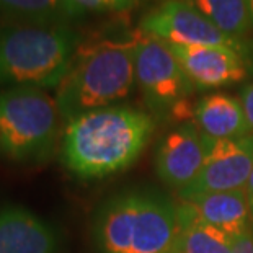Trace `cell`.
<instances>
[{
    "label": "cell",
    "instance_id": "12",
    "mask_svg": "<svg viewBox=\"0 0 253 253\" xmlns=\"http://www.w3.org/2000/svg\"><path fill=\"white\" fill-rule=\"evenodd\" d=\"M51 224L21 206L0 208V253H59Z\"/></svg>",
    "mask_w": 253,
    "mask_h": 253
},
{
    "label": "cell",
    "instance_id": "13",
    "mask_svg": "<svg viewBox=\"0 0 253 253\" xmlns=\"http://www.w3.org/2000/svg\"><path fill=\"white\" fill-rule=\"evenodd\" d=\"M193 125L211 141H230L252 134L242 101L227 93H211L195 105Z\"/></svg>",
    "mask_w": 253,
    "mask_h": 253
},
{
    "label": "cell",
    "instance_id": "19",
    "mask_svg": "<svg viewBox=\"0 0 253 253\" xmlns=\"http://www.w3.org/2000/svg\"><path fill=\"white\" fill-rule=\"evenodd\" d=\"M240 101H242V106H244L247 123H249V127L253 134V84L245 85V87L242 88Z\"/></svg>",
    "mask_w": 253,
    "mask_h": 253
},
{
    "label": "cell",
    "instance_id": "15",
    "mask_svg": "<svg viewBox=\"0 0 253 253\" xmlns=\"http://www.w3.org/2000/svg\"><path fill=\"white\" fill-rule=\"evenodd\" d=\"M181 232L175 253H232L234 237L198 220L180 219Z\"/></svg>",
    "mask_w": 253,
    "mask_h": 253
},
{
    "label": "cell",
    "instance_id": "11",
    "mask_svg": "<svg viewBox=\"0 0 253 253\" xmlns=\"http://www.w3.org/2000/svg\"><path fill=\"white\" fill-rule=\"evenodd\" d=\"M178 214L180 219L208 224L234 239L253 225L252 209L245 190L204 193L180 199Z\"/></svg>",
    "mask_w": 253,
    "mask_h": 253
},
{
    "label": "cell",
    "instance_id": "21",
    "mask_svg": "<svg viewBox=\"0 0 253 253\" xmlns=\"http://www.w3.org/2000/svg\"><path fill=\"white\" fill-rule=\"evenodd\" d=\"M245 2H247V7H249L250 18H252V23H253V0H245Z\"/></svg>",
    "mask_w": 253,
    "mask_h": 253
},
{
    "label": "cell",
    "instance_id": "20",
    "mask_svg": "<svg viewBox=\"0 0 253 253\" xmlns=\"http://www.w3.org/2000/svg\"><path fill=\"white\" fill-rule=\"evenodd\" d=\"M245 193H247V199H249V204H250V209H252V216H253V170L250 173L249 181H247Z\"/></svg>",
    "mask_w": 253,
    "mask_h": 253
},
{
    "label": "cell",
    "instance_id": "10",
    "mask_svg": "<svg viewBox=\"0 0 253 253\" xmlns=\"http://www.w3.org/2000/svg\"><path fill=\"white\" fill-rule=\"evenodd\" d=\"M169 46L196 90L227 87L249 77L245 54L232 47Z\"/></svg>",
    "mask_w": 253,
    "mask_h": 253
},
{
    "label": "cell",
    "instance_id": "5",
    "mask_svg": "<svg viewBox=\"0 0 253 253\" xmlns=\"http://www.w3.org/2000/svg\"><path fill=\"white\" fill-rule=\"evenodd\" d=\"M62 116L56 98L36 87L0 91V157L15 164L40 162L54 149Z\"/></svg>",
    "mask_w": 253,
    "mask_h": 253
},
{
    "label": "cell",
    "instance_id": "22",
    "mask_svg": "<svg viewBox=\"0 0 253 253\" xmlns=\"http://www.w3.org/2000/svg\"><path fill=\"white\" fill-rule=\"evenodd\" d=\"M173 253H175V252H173Z\"/></svg>",
    "mask_w": 253,
    "mask_h": 253
},
{
    "label": "cell",
    "instance_id": "1",
    "mask_svg": "<svg viewBox=\"0 0 253 253\" xmlns=\"http://www.w3.org/2000/svg\"><path fill=\"white\" fill-rule=\"evenodd\" d=\"M154 131V116L129 105L84 113L64 125L62 164L82 180L105 178L136 162Z\"/></svg>",
    "mask_w": 253,
    "mask_h": 253
},
{
    "label": "cell",
    "instance_id": "17",
    "mask_svg": "<svg viewBox=\"0 0 253 253\" xmlns=\"http://www.w3.org/2000/svg\"><path fill=\"white\" fill-rule=\"evenodd\" d=\"M69 15L80 17L85 13L101 12H126L132 8L139 0H66Z\"/></svg>",
    "mask_w": 253,
    "mask_h": 253
},
{
    "label": "cell",
    "instance_id": "16",
    "mask_svg": "<svg viewBox=\"0 0 253 253\" xmlns=\"http://www.w3.org/2000/svg\"><path fill=\"white\" fill-rule=\"evenodd\" d=\"M0 13L20 23H62V18H71L66 0H0Z\"/></svg>",
    "mask_w": 253,
    "mask_h": 253
},
{
    "label": "cell",
    "instance_id": "3",
    "mask_svg": "<svg viewBox=\"0 0 253 253\" xmlns=\"http://www.w3.org/2000/svg\"><path fill=\"white\" fill-rule=\"evenodd\" d=\"M181 232L178 203L154 190L121 191L96 209V253H173Z\"/></svg>",
    "mask_w": 253,
    "mask_h": 253
},
{
    "label": "cell",
    "instance_id": "14",
    "mask_svg": "<svg viewBox=\"0 0 253 253\" xmlns=\"http://www.w3.org/2000/svg\"><path fill=\"white\" fill-rule=\"evenodd\" d=\"M222 33L242 40L253 31L245 0H185Z\"/></svg>",
    "mask_w": 253,
    "mask_h": 253
},
{
    "label": "cell",
    "instance_id": "4",
    "mask_svg": "<svg viewBox=\"0 0 253 253\" xmlns=\"http://www.w3.org/2000/svg\"><path fill=\"white\" fill-rule=\"evenodd\" d=\"M84 38L64 23L0 26V85L57 88Z\"/></svg>",
    "mask_w": 253,
    "mask_h": 253
},
{
    "label": "cell",
    "instance_id": "6",
    "mask_svg": "<svg viewBox=\"0 0 253 253\" xmlns=\"http://www.w3.org/2000/svg\"><path fill=\"white\" fill-rule=\"evenodd\" d=\"M136 84L149 113L157 118L188 121L195 113L190 96L195 85L180 66L167 42L137 30Z\"/></svg>",
    "mask_w": 253,
    "mask_h": 253
},
{
    "label": "cell",
    "instance_id": "9",
    "mask_svg": "<svg viewBox=\"0 0 253 253\" xmlns=\"http://www.w3.org/2000/svg\"><path fill=\"white\" fill-rule=\"evenodd\" d=\"M209 152V139L195 125L175 127L160 141L155 152V169L167 186L183 191L201 171Z\"/></svg>",
    "mask_w": 253,
    "mask_h": 253
},
{
    "label": "cell",
    "instance_id": "2",
    "mask_svg": "<svg viewBox=\"0 0 253 253\" xmlns=\"http://www.w3.org/2000/svg\"><path fill=\"white\" fill-rule=\"evenodd\" d=\"M137 30L82 41L66 77L56 88L62 121L120 105L136 84Z\"/></svg>",
    "mask_w": 253,
    "mask_h": 253
},
{
    "label": "cell",
    "instance_id": "8",
    "mask_svg": "<svg viewBox=\"0 0 253 253\" xmlns=\"http://www.w3.org/2000/svg\"><path fill=\"white\" fill-rule=\"evenodd\" d=\"M253 170V134L230 141H211L209 152L196 180L178 193L186 199L204 193L245 190Z\"/></svg>",
    "mask_w": 253,
    "mask_h": 253
},
{
    "label": "cell",
    "instance_id": "7",
    "mask_svg": "<svg viewBox=\"0 0 253 253\" xmlns=\"http://www.w3.org/2000/svg\"><path fill=\"white\" fill-rule=\"evenodd\" d=\"M141 33L175 46H224L244 52L247 44L217 30L185 0H164L139 21Z\"/></svg>",
    "mask_w": 253,
    "mask_h": 253
},
{
    "label": "cell",
    "instance_id": "18",
    "mask_svg": "<svg viewBox=\"0 0 253 253\" xmlns=\"http://www.w3.org/2000/svg\"><path fill=\"white\" fill-rule=\"evenodd\" d=\"M232 253H253V225L235 237Z\"/></svg>",
    "mask_w": 253,
    "mask_h": 253
}]
</instances>
